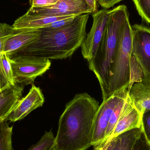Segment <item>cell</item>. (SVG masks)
I'll return each mask as SVG.
<instances>
[{"mask_svg": "<svg viewBox=\"0 0 150 150\" xmlns=\"http://www.w3.org/2000/svg\"><path fill=\"white\" fill-rule=\"evenodd\" d=\"M132 57L142 74L143 83H150V27L144 24L131 26Z\"/></svg>", "mask_w": 150, "mask_h": 150, "instance_id": "8992f818", "label": "cell"}, {"mask_svg": "<svg viewBox=\"0 0 150 150\" xmlns=\"http://www.w3.org/2000/svg\"><path fill=\"white\" fill-rule=\"evenodd\" d=\"M40 34L38 29H19L18 31L11 36L6 41L3 53L13 57L30 45Z\"/></svg>", "mask_w": 150, "mask_h": 150, "instance_id": "7c38bea8", "label": "cell"}, {"mask_svg": "<svg viewBox=\"0 0 150 150\" xmlns=\"http://www.w3.org/2000/svg\"><path fill=\"white\" fill-rule=\"evenodd\" d=\"M91 9L93 13L97 12L98 8V0H84Z\"/></svg>", "mask_w": 150, "mask_h": 150, "instance_id": "f1b7e54d", "label": "cell"}, {"mask_svg": "<svg viewBox=\"0 0 150 150\" xmlns=\"http://www.w3.org/2000/svg\"><path fill=\"white\" fill-rule=\"evenodd\" d=\"M132 150H150V145L146 142L142 134L137 140Z\"/></svg>", "mask_w": 150, "mask_h": 150, "instance_id": "d4e9b609", "label": "cell"}, {"mask_svg": "<svg viewBox=\"0 0 150 150\" xmlns=\"http://www.w3.org/2000/svg\"><path fill=\"white\" fill-rule=\"evenodd\" d=\"M143 21L150 24V0H133Z\"/></svg>", "mask_w": 150, "mask_h": 150, "instance_id": "44dd1931", "label": "cell"}, {"mask_svg": "<svg viewBox=\"0 0 150 150\" xmlns=\"http://www.w3.org/2000/svg\"><path fill=\"white\" fill-rule=\"evenodd\" d=\"M141 128L145 140L150 145V110L143 114Z\"/></svg>", "mask_w": 150, "mask_h": 150, "instance_id": "603a6c76", "label": "cell"}, {"mask_svg": "<svg viewBox=\"0 0 150 150\" xmlns=\"http://www.w3.org/2000/svg\"><path fill=\"white\" fill-rule=\"evenodd\" d=\"M127 93L141 115L150 110V83H136L128 89Z\"/></svg>", "mask_w": 150, "mask_h": 150, "instance_id": "5bb4252c", "label": "cell"}, {"mask_svg": "<svg viewBox=\"0 0 150 150\" xmlns=\"http://www.w3.org/2000/svg\"><path fill=\"white\" fill-rule=\"evenodd\" d=\"M126 98L124 99L122 101H121L117 105V106L115 107L114 110L113 112L111 117H110L107 128L105 140L108 139L111 136L112 133H113V131L115 126L117 124V122H118L119 118H120V115L122 108H123V105H124Z\"/></svg>", "mask_w": 150, "mask_h": 150, "instance_id": "ffe728a7", "label": "cell"}, {"mask_svg": "<svg viewBox=\"0 0 150 150\" xmlns=\"http://www.w3.org/2000/svg\"><path fill=\"white\" fill-rule=\"evenodd\" d=\"M13 127L7 121L0 122V150H13L12 135Z\"/></svg>", "mask_w": 150, "mask_h": 150, "instance_id": "ac0fdd59", "label": "cell"}, {"mask_svg": "<svg viewBox=\"0 0 150 150\" xmlns=\"http://www.w3.org/2000/svg\"><path fill=\"white\" fill-rule=\"evenodd\" d=\"M23 86H7L0 90V122L6 120L21 99Z\"/></svg>", "mask_w": 150, "mask_h": 150, "instance_id": "4fadbf2b", "label": "cell"}, {"mask_svg": "<svg viewBox=\"0 0 150 150\" xmlns=\"http://www.w3.org/2000/svg\"><path fill=\"white\" fill-rule=\"evenodd\" d=\"M76 16H77L55 21L52 23L46 25L45 26L42 28V29H45V30H55V29H59L69 24L73 21L74 18Z\"/></svg>", "mask_w": 150, "mask_h": 150, "instance_id": "cb8c5ba5", "label": "cell"}, {"mask_svg": "<svg viewBox=\"0 0 150 150\" xmlns=\"http://www.w3.org/2000/svg\"><path fill=\"white\" fill-rule=\"evenodd\" d=\"M0 90H1V88H0Z\"/></svg>", "mask_w": 150, "mask_h": 150, "instance_id": "1f68e13d", "label": "cell"}, {"mask_svg": "<svg viewBox=\"0 0 150 150\" xmlns=\"http://www.w3.org/2000/svg\"><path fill=\"white\" fill-rule=\"evenodd\" d=\"M142 134L140 128L119 135L114 138V144L112 150H132L136 142Z\"/></svg>", "mask_w": 150, "mask_h": 150, "instance_id": "2e32d148", "label": "cell"}, {"mask_svg": "<svg viewBox=\"0 0 150 150\" xmlns=\"http://www.w3.org/2000/svg\"><path fill=\"white\" fill-rule=\"evenodd\" d=\"M89 14L77 16L71 23L55 30L40 28L39 37L19 54L45 59H62L72 56L86 36Z\"/></svg>", "mask_w": 150, "mask_h": 150, "instance_id": "7a4b0ae2", "label": "cell"}, {"mask_svg": "<svg viewBox=\"0 0 150 150\" xmlns=\"http://www.w3.org/2000/svg\"><path fill=\"white\" fill-rule=\"evenodd\" d=\"M133 33L129 17L122 28L108 84V98L114 93L127 87L131 80Z\"/></svg>", "mask_w": 150, "mask_h": 150, "instance_id": "277c9868", "label": "cell"}, {"mask_svg": "<svg viewBox=\"0 0 150 150\" xmlns=\"http://www.w3.org/2000/svg\"><path fill=\"white\" fill-rule=\"evenodd\" d=\"M99 102L86 93L76 94L60 117L53 149L86 150L92 146Z\"/></svg>", "mask_w": 150, "mask_h": 150, "instance_id": "6da1fadb", "label": "cell"}, {"mask_svg": "<svg viewBox=\"0 0 150 150\" xmlns=\"http://www.w3.org/2000/svg\"><path fill=\"white\" fill-rule=\"evenodd\" d=\"M128 17L126 5H119L112 9L97 53L93 59L87 61L89 69L99 83L103 100L108 98V84L120 33Z\"/></svg>", "mask_w": 150, "mask_h": 150, "instance_id": "3957f363", "label": "cell"}, {"mask_svg": "<svg viewBox=\"0 0 150 150\" xmlns=\"http://www.w3.org/2000/svg\"><path fill=\"white\" fill-rule=\"evenodd\" d=\"M127 91V87L122 88L103 100L95 116L92 146L99 144L105 140L106 131L111 115L117 105L126 98Z\"/></svg>", "mask_w": 150, "mask_h": 150, "instance_id": "52a82bcc", "label": "cell"}, {"mask_svg": "<svg viewBox=\"0 0 150 150\" xmlns=\"http://www.w3.org/2000/svg\"><path fill=\"white\" fill-rule=\"evenodd\" d=\"M114 144V138L112 139L110 142V144L108 146L107 150H112Z\"/></svg>", "mask_w": 150, "mask_h": 150, "instance_id": "f546056e", "label": "cell"}, {"mask_svg": "<svg viewBox=\"0 0 150 150\" xmlns=\"http://www.w3.org/2000/svg\"><path fill=\"white\" fill-rule=\"evenodd\" d=\"M122 1V0H98V3L103 8L108 9Z\"/></svg>", "mask_w": 150, "mask_h": 150, "instance_id": "4316f807", "label": "cell"}, {"mask_svg": "<svg viewBox=\"0 0 150 150\" xmlns=\"http://www.w3.org/2000/svg\"><path fill=\"white\" fill-rule=\"evenodd\" d=\"M55 142L52 130L45 132L40 140L36 144L32 146L28 150H48L53 148Z\"/></svg>", "mask_w": 150, "mask_h": 150, "instance_id": "d6986e66", "label": "cell"}, {"mask_svg": "<svg viewBox=\"0 0 150 150\" xmlns=\"http://www.w3.org/2000/svg\"><path fill=\"white\" fill-rule=\"evenodd\" d=\"M112 9L103 8L92 13V26L81 46V52L87 61L94 58Z\"/></svg>", "mask_w": 150, "mask_h": 150, "instance_id": "ba28073f", "label": "cell"}, {"mask_svg": "<svg viewBox=\"0 0 150 150\" xmlns=\"http://www.w3.org/2000/svg\"><path fill=\"white\" fill-rule=\"evenodd\" d=\"M142 120V115L127 93L120 118L109 139L112 140L124 132L140 128Z\"/></svg>", "mask_w": 150, "mask_h": 150, "instance_id": "8fae6325", "label": "cell"}, {"mask_svg": "<svg viewBox=\"0 0 150 150\" xmlns=\"http://www.w3.org/2000/svg\"><path fill=\"white\" fill-rule=\"evenodd\" d=\"M26 13L37 16H67L92 14L93 11L84 0H59L51 6L31 7Z\"/></svg>", "mask_w": 150, "mask_h": 150, "instance_id": "9c48e42d", "label": "cell"}, {"mask_svg": "<svg viewBox=\"0 0 150 150\" xmlns=\"http://www.w3.org/2000/svg\"><path fill=\"white\" fill-rule=\"evenodd\" d=\"M48 150H55L53 148V149H49Z\"/></svg>", "mask_w": 150, "mask_h": 150, "instance_id": "4dcf8cb0", "label": "cell"}, {"mask_svg": "<svg viewBox=\"0 0 150 150\" xmlns=\"http://www.w3.org/2000/svg\"><path fill=\"white\" fill-rule=\"evenodd\" d=\"M45 98L39 87L33 84L28 94L20 99L6 121L15 122L23 120L31 112L43 106Z\"/></svg>", "mask_w": 150, "mask_h": 150, "instance_id": "30bf717a", "label": "cell"}, {"mask_svg": "<svg viewBox=\"0 0 150 150\" xmlns=\"http://www.w3.org/2000/svg\"><path fill=\"white\" fill-rule=\"evenodd\" d=\"M10 58L6 54H0V88L15 85Z\"/></svg>", "mask_w": 150, "mask_h": 150, "instance_id": "e0dca14e", "label": "cell"}, {"mask_svg": "<svg viewBox=\"0 0 150 150\" xmlns=\"http://www.w3.org/2000/svg\"><path fill=\"white\" fill-rule=\"evenodd\" d=\"M16 84H33L38 77L42 76L50 69L49 59H39L29 55L18 54L10 58Z\"/></svg>", "mask_w": 150, "mask_h": 150, "instance_id": "5b68a950", "label": "cell"}, {"mask_svg": "<svg viewBox=\"0 0 150 150\" xmlns=\"http://www.w3.org/2000/svg\"><path fill=\"white\" fill-rule=\"evenodd\" d=\"M59 0H30L31 7H42L54 5Z\"/></svg>", "mask_w": 150, "mask_h": 150, "instance_id": "484cf974", "label": "cell"}, {"mask_svg": "<svg viewBox=\"0 0 150 150\" xmlns=\"http://www.w3.org/2000/svg\"><path fill=\"white\" fill-rule=\"evenodd\" d=\"M17 29L5 23H0V54L3 52L4 45L7 40L18 31Z\"/></svg>", "mask_w": 150, "mask_h": 150, "instance_id": "7402d4cb", "label": "cell"}, {"mask_svg": "<svg viewBox=\"0 0 150 150\" xmlns=\"http://www.w3.org/2000/svg\"><path fill=\"white\" fill-rule=\"evenodd\" d=\"M112 140L108 138L102 142L93 146V150H107Z\"/></svg>", "mask_w": 150, "mask_h": 150, "instance_id": "83f0119b", "label": "cell"}, {"mask_svg": "<svg viewBox=\"0 0 150 150\" xmlns=\"http://www.w3.org/2000/svg\"><path fill=\"white\" fill-rule=\"evenodd\" d=\"M73 16H40L31 15L26 13L17 19L12 26L17 29H40L55 21Z\"/></svg>", "mask_w": 150, "mask_h": 150, "instance_id": "9a60e30c", "label": "cell"}]
</instances>
